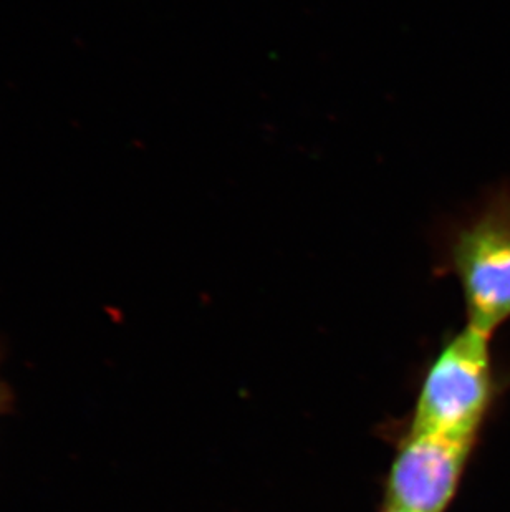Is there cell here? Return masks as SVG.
<instances>
[{
  "instance_id": "1",
  "label": "cell",
  "mask_w": 510,
  "mask_h": 512,
  "mask_svg": "<svg viewBox=\"0 0 510 512\" xmlns=\"http://www.w3.org/2000/svg\"><path fill=\"white\" fill-rule=\"evenodd\" d=\"M441 267L461 285L467 327L492 337L510 320V179L444 226Z\"/></svg>"
},
{
  "instance_id": "2",
  "label": "cell",
  "mask_w": 510,
  "mask_h": 512,
  "mask_svg": "<svg viewBox=\"0 0 510 512\" xmlns=\"http://www.w3.org/2000/svg\"><path fill=\"white\" fill-rule=\"evenodd\" d=\"M491 337L464 327L429 365L409 430L474 443L496 398Z\"/></svg>"
},
{
  "instance_id": "3",
  "label": "cell",
  "mask_w": 510,
  "mask_h": 512,
  "mask_svg": "<svg viewBox=\"0 0 510 512\" xmlns=\"http://www.w3.org/2000/svg\"><path fill=\"white\" fill-rule=\"evenodd\" d=\"M474 443L409 430L391 463L386 506L446 512L458 493Z\"/></svg>"
},
{
  "instance_id": "4",
  "label": "cell",
  "mask_w": 510,
  "mask_h": 512,
  "mask_svg": "<svg viewBox=\"0 0 510 512\" xmlns=\"http://www.w3.org/2000/svg\"><path fill=\"white\" fill-rule=\"evenodd\" d=\"M12 405V393L4 382H0V415L9 410Z\"/></svg>"
},
{
  "instance_id": "5",
  "label": "cell",
  "mask_w": 510,
  "mask_h": 512,
  "mask_svg": "<svg viewBox=\"0 0 510 512\" xmlns=\"http://www.w3.org/2000/svg\"><path fill=\"white\" fill-rule=\"evenodd\" d=\"M383 512H401V511H398V509L388 508V506H386L385 511H383Z\"/></svg>"
},
{
  "instance_id": "6",
  "label": "cell",
  "mask_w": 510,
  "mask_h": 512,
  "mask_svg": "<svg viewBox=\"0 0 510 512\" xmlns=\"http://www.w3.org/2000/svg\"><path fill=\"white\" fill-rule=\"evenodd\" d=\"M0 355H2V350H0Z\"/></svg>"
}]
</instances>
